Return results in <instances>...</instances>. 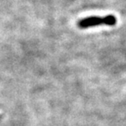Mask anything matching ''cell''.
Segmentation results:
<instances>
[{
    "mask_svg": "<svg viewBox=\"0 0 126 126\" xmlns=\"http://www.w3.org/2000/svg\"><path fill=\"white\" fill-rule=\"evenodd\" d=\"M116 23V18L113 15H109L103 18L100 17H89L84 19H81L78 22V26L81 28H88L90 26H101V25H106V26H115Z\"/></svg>",
    "mask_w": 126,
    "mask_h": 126,
    "instance_id": "cell-1",
    "label": "cell"
}]
</instances>
